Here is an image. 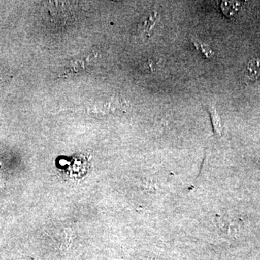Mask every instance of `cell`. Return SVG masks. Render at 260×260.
I'll list each match as a JSON object with an SVG mask.
<instances>
[{
	"label": "cell",
	"instance_id": "1",
	"mask_svg": "<svg viewBox=\"0 0 260 260\" xmlns=\"http://www.w3.org/2000/svg\"><path fill=\"white\" fill-rule=\"evenodd\" d=\"M128 104L125 101L116 97H111L104 101L94 103L89 107L90 114H121L127 111Z\"/></svg>",
	"mask_w": 260,
	"mask_h": 260
},
{
	"label": "cell",
	"instance_id": "2",
	"mask_svg": "<svg viewBox=\"0 0 260 260\" xmlns=\"http://www.w3.org/2000/svg\"><path fill=\"white\" fill-rule=\"evenodd\" d=\"M245 75L251 80L260 78V59H253L248 62L245 69Z\"/></svg>",
	"mask_w": 260,
	"mask_h": 260
},
{
	"label": "cell",
	"instance_id": "3",
	"mask_svg": "<svg viewBox=\"0 0 260 260\" xmlns=\"http://www.w3.org/2000/svg\"><path fill=\"white\" fill-rule=\"evenodd\" d=\"M207 109H208V112H209L215 135H218V136H220L222 131L221 121H220V116H219L216 109H215V107H214L213 105L209 104V105L207 106Z\"/></svg>",
	"mask_w": 260,
	"mask_h": 260
},
{
	"label": "cell",
	"instance_id": "4",
	"mask_svg": "<svg viewBox=\"0 0 260 260\" xmlns=\"http://www.w3.org/2000/svg\"><path fill=\"white\" fill-rule=\"evenodd\" d=\"M158 17V14L157 12H153V13L149 14L148 16L145 17L144 20L140 24V30H141L143 34H148L156 23Z\"/></svg>",
	"mask_w": 260,
	"mask_h": 260
},
{
	"label": "cell",
	"instance_id": "5",
	"mask_svg": "<svg viewBox=\"0 0 260 260\" xmlns=\"http://www.w3.org/2000/svg\"><path fill=\"white\" fill-rule=\"evenodd\" d=\"M240 5V2L223 1L220 5V8L225 15L227 17H232L237 13Z\"/></svg>",
	"mask_w": 260,
	"mask_h": 260
},
{
	"label": "cell",
	"instance_id": "6",
	"mask_svg": "<svg viewBox=\"0 0 260 260\" xmlns=\"http://www.w3.org/2000/svg\"><path fill=\"white\" fill-rule=\"evenodd\" d=\"M193 44H194L197 49L199 50L200 52H201V54H203L205 57H206L207 59H211V58H213L214 55H215L214 51L212 50L208 46L205 45L203 43L200 42L198 39H195L194 41H193Z\"/></svg>",
	"mask_w": 260,
	"mask_h": 260
}]
</instances>
